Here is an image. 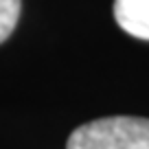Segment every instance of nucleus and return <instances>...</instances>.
<instances>
[{
	"label": "nucleus",
	"instance_id": "nucleus-1",
	"mask_svg": "<svg viewBox=\"0 0 149 149\" xmlns=\"http://www.w3.org/2000/svg\"><path fill=\"white\" fill-rule=\"evenodd\" d=\"M66 149H149V118L107 116L77 127Z\"/></svg>",
	"mask_w": 149,
	"mask_h": 149
},
{
	"label": "nucleus",
	"instance_id": "nucleus-2",
	"mask_svg": "<svg viewBox=\"0 0 149 149\" xmlns=\"http://www.w3.org/2000/svg\"><path fill=\"white\" fill-rule=\"evenodd\" d=\"M114 18L125 33L149 40V0H114Z\"/></svg>",
	"mask_w": 149,
	"mask_h": 149
},
{
	"label": "nucleus",
	"instance_id": "nucleus-3",
	"mask_svg": "<svg viewBox=\"0 0 149 149\" xmlns=\"http://www.w3.org/2000/svg\"><path fill=\"white\" fill-rule=\"evenodd\" d=\"M22 0H0V44L13 33L20 18Z\"/></svg>",
	"mask_w": 149,
	"mask_h": 149
}]
</instances>
